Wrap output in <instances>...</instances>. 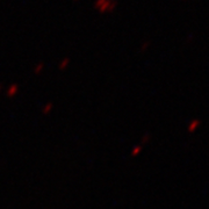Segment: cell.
I'll return each instance as SVG.
<instances>
[{
	"instance_id": "obj_1",
	"label": "cell",
	"mask_w": 209,
	"mask_h": 209,
	"mask_svg": "<svg viewBox=\"0 0 209 209\" xmlns=\"http://www.w3.org/2000/svg\"><path fill=\"white\" fill-rule=\"evenodd\" d=\"M117 2L115 0H95L94 7L100 13H110L116 8Z\"/></svg>"
},
{
	"instance_id": "obj_2",
	"label": "cell",
	"mask_w": 209,
	"mask_h": 209,
	"mask_svg": "<svg viewBox=\"0 0 209 209\" xmlns=\"http://www.w3.org/2000/svg\"><path fill=\"white\" fill-rule=\"evenodd\" d=\"M200 126H201V120L199 119H193L190 121V123L187 126V130H188V133H194L196 129L199 128Z\"/></svg>"
},
{
	"instance_id": "obj_3",
	"label": "cell",
	"mask_w": 209,
	"mask_h": 209,
	"mask_svg": "<svg viewBox=\"0 0 209 209\" xmlns=\"http://www.w3.org/2000/svg\"><path fill=\"white\" fill-rule=\"evenodd\" d=\"M182 1H186V0H182Z\"/></svg>"
}]
</instances>
